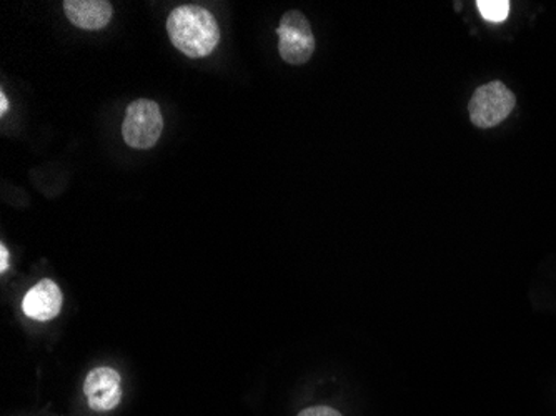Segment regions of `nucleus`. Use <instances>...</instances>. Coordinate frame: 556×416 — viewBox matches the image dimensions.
<instances>
[{
	"label": "nucleus",
	"mask_w": 556,
	"mask_h": 416,
	"mask_svg": "<svg viewBox=\"0 0 556 416\" xmlns=\"http://www.w3.org/2000/svg\"><path fill=\"white\" fill-rule=\"evenodd\" d=\"M167 33L175 49L190 59L207 58L220 42L217 21L200 5L174 9L167 18Z\"/></svg>",
	"instance_id": "f257e3e1"
},
{
	"label": "nucleus",
	"mask_w": 556,
	"mask_h": 416,
	"mask_svg": "<svg viewBox=\"0 0 556 416\" xmlns=\"http://www.w3.org/2000/svg\"><path fill=\"white\" fill-rule=\"evenodd\" d=\"M164 130V117L157 102L139 99L130 103L122 124L125 143L132 149H152L161 139Z\"/></svg>",
	"instance_id": "f03ea898"
},
{
	"label": "nucleus",
	"mask_w": 556,
	"mask_h": 416,
	"mask_svg": "<svg viewBox=\"0 0 556 416\" xmlns=\"http://www.w3.org/2000/svg\"><path fill=\"white\" fill-rule=\"evenodd\" d=\"M515 108L517 97L500 80L478 87L468 103L471 124L478 128L496 127L508 118Z\"/></svg>",
	"instance_id": "7ed1b4c3"
},
{
	"label": "nucleus",
	"mask_w": 556,
	"mask_h": 416,
	"mask_svg": "<svg viewBox=\"0 0 556 416\" xmlns=\"http://www.w3.org/2000/svg\"><path fill=\"white\" fill-rule=\"evenodd\" d=\"M277 37L280 58L290 65L307 64L317 47L311 22L299 11L283 14L278 24Z\"/></svg>",
	"instance_id": "20e7f679"
},
{
	"label": "nucleus",
	"mask_w": 556,
	"mask_h": 416,
	"mask_svg": "<svg viewBox=\"0 0 556 416\" xmlns=\"http://www.w3.org/2000/svg\"><path fill=\"white\" fill-rule=\"evenodd\" d=\"M87 403L93 412H111L121 403V375L114 368H93L84 383Z\"/></svg>",
	"instance_id": "39448f33"
},
{
	"label": "nucleus",
	"mask_w": 556,
	"mask_h": 416,
	"mask_svg": "<svg viewBox=\"0 0 556 416\" xmlns=\"http://www.w3.org/2000/svg\"><path fill=\"white\" fill-rule=\"evenodd\" d=\"M62 292L52 280H42L34 285L22 302V310L27 317L37 322H49L58 317L62 308Z\"/></svg>",
	"instance_id": "423d86ee"
},
{
	"label": "nucleus",
	"mask_w": 556,
	"mask_h": 416,
	"mask_svg": "<svg viewBox=\"0 0 556 416\" xmlns=\"http://www.w3.org/2000/svg\"><path fill=\"white\" fill-rule=\"evenodd\" d=\"M64 11L75 27L100 30L108 27L114 9L108 0H65Z\"/></svg>",
	"instance_id": "0eeeda50"
},
{
	"label": "nucleus",
	"mask_w": 556,
	"mask_h": 416,
	"mask_svg": "<svg viewBox=\"0 0 556 416\" xmlns=\"http://www.w3.org/2000/svg\"><path fill=\"white\" fill-rule=\"evenodd\" d=\"M478 11L486 22H505L510 14V2L508 0H478Z\"/></svg>",
	"instance_id": "6e6552de"
},
{
	"label": "nucleus",
	"mask_w": 556,
	"mask_h": 416,
	"mask_svg": "<svg viewBox=\"0 0 556 416\" xmlns=\"http://www.w3.org/2000/svg\"><path fill=\"white\" fill-rule=\"evenodd\" d=\"M299 416H342V413L330 406H311V408L302 409Z\"/></svg>",
	"instance_id": "1a4fd4ad"
},
{
	"label": "nucleus",
	"mask_w": 556,
	"mask_h": 416,
	"mask_svg": "<svg viewBox=\"0 0 556 416\" xmlns=\"http://www.w3.org/2000/svg\"><path fill=\"white\" fill-rule=\"evenodd\" d=\"M8 268H9L8 247L0 245V270L8 272Z\"/></svg>",
	"instance_id": "9d476101"
},
{
	"label": "nucleus",
	"mask_w": 556,
	"mask_h": 416,
	"mask_svg": "<svg viewBox=\"0 0 556 416\" xmlns=\"http://www.w3.org/2000/svg\"><path fill=\"white\" fill-rule=\"evenodd\" d=\"M9 111V99L4 92H0V115L8 114Z\"/></svg>",
	"instance_id": "9b49d317"
}]
</instances>
